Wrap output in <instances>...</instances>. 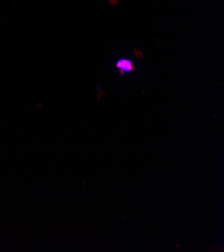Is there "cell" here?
Here are the masks:
<instances>
[{
	"instance_id": "1",
	"label": "cell",
	"mask_w": 224,
	"mask_h": 252,
	"mask_svg": "<svg viewBox=\"0 0 224 252\" xmlns=\"http://www.w3.org/2000/svg\"><path fill=\"white\" fill-rule=\"evenodd\" d=\"M117 68L120 70L121 73H127V72H131L134 70V64L131 61L126 60V59H121L117 62L116 64Z\"/></svg>"
}]
</instances>
